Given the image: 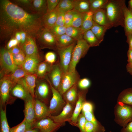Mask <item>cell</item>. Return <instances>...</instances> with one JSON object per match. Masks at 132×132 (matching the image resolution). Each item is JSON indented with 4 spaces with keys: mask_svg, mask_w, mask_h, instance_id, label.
Segmentation results:
<instances>
[{
    "mask_svg": "<svg viewBox=\"0 0 132 132\" xmlns=\"http://www.w3.org/2000/svg\"><path fill=\"white\" fill-rule=\"evenodd\" d=\"M128 63L132 64V49H129L127 53Z\"/></svg>",
    "mask_w": 132,
    "mask_h": 132,
    "instance_id": "680465c9",
    "label": "cell"
},
{
    "mask_svg": "<svg viewBox=\"0 0 132 132\" xmlns=\"http://www.w3.org/2000/svg\"><path fill=\"white\" fill-rule=\"evenodd\" d=\"M34 106L35 121L46 118L51 115L46 104L35 98L34 99Z\"/></svg>",
    "mask_w": 132,
    "mask_h": 132,
    "instance_id": "d6986e66",
    "label": "cell"
},
{
    "mask_svg": "<svg viewBox=\"0 0 132 132\" xmlns=\"http://www.w3.org/2000/svg\"><path fill=\"white\" fill-rule=\"evenodd\" d=\"M33 125L24 119L19 124L10 128V132H25L29 129L33 128Z\"/></svg>",
    "mask_w": 132,
    "mask_h": 132,
    "instance_id": "f35d334b",
    "label": "cell"
},
{
    "mask_svg": "<svg viewBox=\"0 0 132 132\" xmlns=\"http://www.w3.org/2000/svg\"><path fill=\"white\" fill-rule=\"evenodd\" d=\"M8 50L13 55L23 52L22 46L19 44Z\"/></svg>",
    "mask_w": 132,
    "mask_h": 132,
    "instance_id": "11a10c76",
    "label": "cell"
},
{
    "mask_svg": "<svg viewBox=\"0 0 132 132\" xmlns=\"http://www.w3.org/2000/svg\"><path fill=\"white\" fill-rule=\"evenodd\" d=\"M108 29L107 27L99 25L94 22L90 29L97 38L101 42L103 40L105 33Z\"/></svg>",
    "mask_w": 132,
    "mask_h": 132,
    "instance_id": "836d02e7",
    "label": "cell"
},
{
    "mask_svg": "<svg viewBox=\"0 0 132 132\" xmlns=\"http://www.w3.org/2000/svg\"><path fill=\"white\" fill-rule=\"evenodd\" d=\"M88 89L78 92V98L72 116L68 121L72 125L76 126L77 118L82 111L84 103L86 101V96Z\"/></svg>",
    "mask_w": 132,
    "mask_h": 132,
    "instance_id": "5bb4252c",
    "label": "cell"
},
{
    "mask_svg": "<svg viewBox=\"0 0 132 132\" xmlns=\"http://www.w3.org/2000/svg\"><path fill=\"white\" fill-rule=\"evenodd\" d=\"M85 132H105V128L98 127L92 123L87 121L85 127Z\"/></svg>",
    "mask_w": 132,
    "mask_h": 132,
    "instance_id": "7bdbcfd3",
    "label": "cell"
},
{
    "mask_svg": "<svg viewBox=\"0 0 132 132\" xmlns=\"http://www.w3.org/2000/svg\"><path fill=\"white\" fill-rule=\"evenodd\" d=\"M115 121L120 126L125 127L132 121V106L120 102L114 107Z\"/></svg>",
    "mask_w": 132,
    "mask_h": 132,
    "instance_id": "3957f363",
    "label": "cell"
},
{
    "mask_svg": "<svg viewBox=\"0 0 132 132\" xmlns=\"http://www.w3.org/2000/svg\"><path fill=\"white\" fill-rule=\"evenodd\" d=\"M73 106L66 103L59 114L55 116L50 115L48 117L55 123L64 124L66 121H68L71 119L74 110Z\"/></svg>",
    "mask_w": 132,
    "mask_h": 132,
    "instance_id": "9a60e30c",
    "label": "cell"
},
{
    "mask_svg": "<svg viewBox=\"0 0 132 132\" xmlns=\"http://www.w3.org/2000/svg\"><path fill=\"white\" fill-rule=\"evenodd\" d=\"M77 42L64 47H58L56 51L59 56V62L64 73L68 71L72 52Z\"/></svg>",
    "mask_w": 132,
    "mask_h": 132,
    "instance_id": "8992f818",
    "label": "cell"
},
{
    "mask_svg": "<svg viewBox=\"0 0 132 132\" xmlns=\"http://www.w3.org/2000/svg\"><path fill=\"white\" fill-rule=\"evenodd\" d=\"M35 39L27 36L26 41L22 46L26 56L40 55Z\"/></svg>",
    "mask_w": 132,
    "mask_h": 132,
    "instance_id": "44dd1931",
    "label": "cell"
},
{
    "mask_svg": "<svg viewBox=\"0 0 132 132\" xmlns=\"http://www.w3.org/2000/svg\"><path fill=\"white\" fill-rule=\"evenodd\" d=\"M93 106L91 103L86 101L83 103L82 110V112L93 111Z\"/></svg>",
    "mask_w": 132,
    "mask_h": 132,
    "instance_id": "f5cc1de1",
    "label": "cell"
},
{
    "mask_svg": "<svg viewBox=\"0 0 132 132\" xmlns=\"http://www.w3.org/2000/svg\"><path fill=\"white\" fill-rule=\"evenodd\" d=\"M63 73L58 60L53 65L50 71L46 77L52 86L58 90Z\"/></svg>",
    "mask_w": 132,
    "mask_h": 132,
    "instance_id": "4fadbf2b",
    "label": "cell"
},
{
    "mask_svg": "<svg viewBox=\"0 0 132 132\" xmlns=\"http://www.w3.org/2000/svg\"><path fill=\"white\" fill-rule=\"evenodd\" d=\"M30 74L25 71L22 67H18L11 74L7 75L12 83L13 88L21 78Z\"/></svg>",
    "mask_w": 132,
    "mask_h": 132,
    "instance_id": "f1b7e54d",
    "label": "cell"
},
{
    "mask_svg": "<svg viewBox=\"0 0 132 132\" xmlns=\"http://www.w3.org/2000/svg\"><path fill=\"white\" fill-rule=\"evenodd\" d=\"M31 95L25 100L24 110L25 119L33 125L35 121L34 106V99Z\"/></svg>",
    "mask_w": 132,
    "mask_h": 132,
    "instance_id": "ac0fdd59",
    "label": "cell"
},
{
    "mask_svg": "<svg viewBox=\"0 0 132 132\" xmlns=\"http://www.w3.org/2000/svg\"><path fill=\"white\" fill-rule=\"evenodd\" d=\"M58 13L56 8L53 11L47 12L42 17V23L45 28L49 29L55 25Z\"/></svg>",
    "mask_w": 132,
    "mask_h": 132,
    "instance_id": "603a6c76",
    "label": "cell"
},
{
    "mask_svg": "<svg viewBox=\"0 0 132 132\" xmlns=\"http://www.w3.org/2000/svg\"><path fill=\"white\" fill-rule=\"evenodd\" d=\"M0 132H10L6 115V106L3 109L0 104Z\"/></svg>",
    "mask_w": 132,
    "mask_h": 132,
    "instance_id": "1f68e13d",
    "label": "cell"
},
{
    "mask_svg": "<svg viewBox=\"0 0 132 132\" xmlns=\"http://www.w3.org/2000/svg\"><path fill=\"white\" fill-rule=\"evenodd\" d=\"M74 11V10L73 9L65 12V26L66 27L72 26Z\"/></svg>",
    "mask_w": 132,
    "mask_h": 132,
    "instance_id": "c3c4849f",
    "label": "cell"
},
{
    "mask_svg": "<svg viewBox=\"0 0 132 132\" xmlns=\"http://www.w3.org/2000/svg\"><path fill=\"white\" fill-rule=\"evenodd\" d=\"M42 60L40 55L26 56L22 67L28 73H35L37 67Z\"/></svg>",
    "mask_w": 132,
    "mask_h": 132,
    "instance_id": "2e32d148",
    "label": "cell"
},
{
    "mask_svg": "<svg viewBox=\"0 0 132 132\" xmlns=\"http://www.w3.org/2000/svg\"><path fill=\"white\" fill-rule=\"evenodd\" d=\"M110 23L112 27H124V17L121 0H109L105 7Z\"/></svg>",
    "mask_w": 132,
    "mask_h": 132,
    "instance_id": "7a4b0ae2",
    "label": "cell"
},
{
    "mask_svg": "<svg viewBox=\"0 0 132 132\" xmlns=\"http://www.w3.org/2000/svg\"><path fill=\"white\" fill-rule=\"evenodd\" d=\"M90 46L83 38L77 41L72 52L71 62L68 71L74 72L81 59L84 57L87 53Z\"/></svg>",
    "mask_w": 132,
    "mask_h": 132,
    "instance_id": "277c9868",
    "label": "cell"
},
{
    "mask_svg": "<svg viewBox=\"0 0 132 132\" xmlns=\"http://www.w3.org/2000/svg\"><path fill=\"white\" fill-rule=\"evenodd\" d=\"M20 45V44L16 39L15 37H13L11 38L8 42L7 45V49L9 50L12 48Z\"/></svg>",
    "mask_w": 132,
    "mask_h": 132,
    "instance_id": "db71d44e",
    "label": "cell"
},
{
    "mask_svg": "<svg viewBox=\"0 0 132 132\" xmlns=\"http://www.w3.org/2000/svg\"><path fill=\"white\" fill-rule=\"evenodd\" d=\"M83 39L90 47L98 46L102 42L97 38L90 29L84 33Z\"/></svg>",
    "mask_w": 132,
    "mask_h": 132,
    "instance_id": "f546056e",
    "label": "cell"
},
{
    "mask_svg": "<svg viewBox=\"0 0 132 132\" xmlns=\"http://www.w3.org/2000/svg\"></svg>",
    "mask_w": 132,
    "mask_h": 132,
    "instance_id": "03108f58",
    "label": "cell"
},
{
    "mask_svg": "<svg viewBox=\"0 0 132 132\" xmlns=\"http://www.w3.org/2000/svg\"><path fill=\"white\" fill-rule=\"evenodd\" d=\"M32 0H13V1L16 4L28 8L30 10Z\"/></svg>",
    "mask_w": 132,
    "mask_h": 132,
    "instance_id": "816d5d0a",
    "label": "cell"
},
{
    "mask_svg": "<svg viewBox=\"0 0 132 132\" xmlns=\"http://www.w3.org/2000/svg\"><path fill=\"white\" fill-rule=\"evenodd\" d=\"M45 79L49 83L52 93V97L48 107L50 114L52 115L57 113L63 108L66 103L64 100L62 95L52 86L47 78L45 77Z\"/></svg>",
    "mask_w": 132,
    "mask_h": 132,
    "instance_id": "ba28073f",
    "label": "cell"
},
{
    "mask_svg": "<svg viewBox=\"0 0 132 132\" xmlns=\"http://www.w3.org/2000/svg\"><path fill=\"white\" fill-rule=\"evenodd\" d=\"M126 69L127 72L132 75V64L128 63L126 66Z\"/></svg>",
    "mask_w": 132,
    "mask_h": 132,
    "instance_id": "94428289",
    "label": "cell"
},
{
    "mask_svg": "<svg viewBox=\"0 0 132 132\" xmlns=\"http://www.w3.org/2000/svg\"><path fill=\"white\" fill-rule=\"evenodd\" d=\"M30 10L33 13L44 16L47 12L46 0H32Z\"/></svg>",
    "mask_w": 132,
    "mask_h": 132,
    "instance_id": "cb8c5ba5",
    "label": "cell"
},
{
    "mask_svg": "<svg viewBox=\"0 0 132 132\" xmlns=\"http://www.w3.org/2000/svg\"><path fill=\"white\" fill-rule=\"evenodd\" d=\"M20 32L21 35V41L20 45L22 46L26 41L27 34L26 33L22 31Z\"/></svg>",
    "mask_w": 132,
    "mask_h": 132,
    "instance_id": "6f0895ef",
    "label": "cell"
},
{
    "mask_svg": "<svg viewBox=\"0 0 132 132\" xmlns=\"http://www.w3.org/2000/svg\"><path fill=\"white\" fill-rule=\"evenodd\" d=\"M93 18L94 22L107 27L108 29L112 27L109 21L105 8L99 10L93 13Z\"/></svg>",
    "mask_w": 132,
    "mask_h": 132,
    "instance_id": "7402d4cb",
    "label": "cell"
},
{
    "mask_svg": "<svg viewBox=\"0 0 132 132\" xmlns=\"http://www.w3.org/2000/svg\"><path fill=\"white\" fill-rule=\"evenodd\" d=\"M117 99V102H121L132 106V88L123 90L120 93Z\"/></svg>",
    "mask_w": 132,
    "mask_h": 132,
    "instance_id": "83f0119b",
    "label": "cell"
},
{
    "mask_svg": "<svg viewBox=\"0 0 132 132\" xmlns=\"http://www.w3.org/2000/svg\"><path fill=\"white\" fill-rule=\"evenodd\" d=\"M127 38V42L129 45V49H132V34L126 36Z\"/></svg>",
    "mask_w": 132,
    "mask_h": 132,
    "instance_id": "91938a15",
    "label": "cell"
},
{
    "mask_svg": "<svg viewBox=\"0 0 132 132\" xmlns=\"http://www.w3.org/2000/svg\"><path fill=\"white\" fill-rule=\"evenodd\" d=\"M93 13L90 11L85 13L82 25L80 28L83 33L90 30L92 27L94 22L93 18Z\"/></svg>",
    "mask_w": 132,
    "mask_h": 132,
    "instance_id": "4dcf8cb0",
    "label": "cell"
},
{
    "mask_svg": "<svg viewBox=\"0 0 132 132\" xmlns=\"http://www.w3.org/2000/svg\"><path fill=\"white\" fill-rule=\"evenodd\" d=\"M47 7V12L54 10L58 5L60 0H46Z\"/></svg>",
    "mask_w": 132,
    "mask_h": 132,
    "instance_id": "f907efd6",
    "label": "cell"
},
{
    "mask_svg": "<svg viewBox=\"0 0 132 132\" xmlns=\"http://www.w3.org/2000/svg\"><path fill=\"white\" fill-rule=\"evenodd\" d=\"M73 10L78 12L84 13L90 11L89 0H77Z\"/></svg>",
    "mask_w": 132,
    "mask_h": 132,
    "instance_id": "e575fe53",
    "label": "cell"
},
{
    "mask_svg": "<svg viewBox=\"0 0 132 132\" xmlns=\"http://www.w3.org/2000/svg\"><path fill=\"white\" fill-rule=\"evenodd\" d=\"M64 124L55 123L48 117L35 121L33 123L32 128L38 129L40 132H55Z\"/></svg>",
    "mask_w": 132,
    "mask_h": 132,
    "instance_id": "8fae6325",
    "label": "cell"
},
{
    "mask_svg": "<svg viewBox=\"0 0 132 132\" xmlns=\"http://www.w3.org/2000/svg\"><path fill=\"white\" fill-rule=\"evenodd\" d=\"M37 78L35 73L28 74L19 80L17 83L22 85L34 98V89Z\"/></svg>",
    "mask_w": 132,
    "mask_h": 132,
    "instance_id": "e0dca14e",
    "label": "cell"
},
{
    "mask_svg": "<svg viewBox=\"0 0 132 132\" xmlns=\"http://www.w3.org/2000/svg\"><path fill=\"white\" fill-rule=\"evenodd\" d=\"M129 9L132 11V0H130L128 2Z\"/></svg>",
    "mask_w": 132,
    "mask_h": 132,
    "instance_id": "e7e4bbea",
    "label": "cell"
},
{
    "mask_svg": "<svg viewBox=\"0 0 132 132\" xmlns=\"http://www.w3.org/2000/svg\"><path fill=\"white\" fill-rule=\"evenodd\" d=\"M77 72L68 71L63 73L58 91L62 95L68 89L77 83L80 79Z\"/></svg>",
    "mask_w": 132,
    "mask_h": 132,
    "instance_id": "9c48e42d",
    "label": "cell"
},
{
    "mask_svg": "<svg viewBox=\"0 0 132 132\" xmlns=\"http://www.w3.org/2000/svg\"><path fill=\"white\" fill-rule=\"evenodd\" d=\"M84 115L87 121H89L96 126L101 128H105L101 123L95 118L93 111H87L82 113Z\"/></svg>",
    "mask_w": 132,
    "mask_h": 132,
    "instance_id": "b9f144b4",
    "label": "cell"
},
{
    "mask_svg": "<svg viewBox=\"0 0 132 132\" xmlns=\"http://www.w3.org/2000/svg\"><path fill=\"white\" fill-rule=\"evenodd\" d=\"M52 65L45 60L41 62L39 64L35 73L37 78L40 79H45Z\"/></svg>",
    "mask_w": 132,
    "mask_h": 132,
    "instance_id": "4316f807",
    "label": "cell"
},
{
    "mask_svg": "<svg viewBox=\"0 0 132 132\" xmlns=\"http://www.w3.org/2000/svg\"><path fill=\"white\" fill-rule=\"evenodd\" d=\"M12 96L14 97L25 100L30 95L29 92L21 84L17 83L11 91Z\"/></svg>",
    "mask_w": 132,
    "mask_h": 132,
    "instance_id": "484cf974",
    "label": "cell"
},
{
    "mask_svg": "<svg viewBox=\"0 0 132 132\" xmlns=\"http://www.w3.org/2000/svg\"><path fill=\"white\" fill-rule=\"evenodd\" d=\"M0 56L1 78L11 74L19 67L14 62L13 55L7 49L3 48L1 49Z\"/></svg>",
    "mask_w": 132,
    "mask_h": 132,
    "instance_id": "5b68a950",
    "label": "cell"
},
{
    "mask_svg": "<svg viewBox=\"0 0 132 132\" xmlns=\"http://www.w3.org/2000/svg\"><path fill=\"white\" fill-rule=\"evenodd\" d=\"M74 11L72 26L77 28H80L86 13H81Z\"/></svg>",
    "mask_w": 132,
    "mask_h": 132,
    "instance_id": "ab89813d",
    "label": "cell"
},
{
    "mask_svg": "<svg viewBox=\"0 0 132 132\" xmlns=\"http://www.w3.org/2000/svg\"><path fill=\"white\" fill-rule=\"evenodd\" d=\"M56 38L58 47H59L70 46L77 41L66 33Z\"/></svg>",
    "mask_w": 132,
    "mask_h": 132,
    "instance_id": "8d00e7d4",
    "label": "cell"
},
{
    "mask_svg": "<svg viewBox=\"0 0 132 132\" xmlns=\"http://www.w3.org/2000/svg\"><path fill=\"white\" fill-rule=\"evenodd\" d=\"M91 84L90 80L87 78H80L77 83V87L81 90L88 89Z\"/></svg>",
    "mask_w": 132,
    "mask_h": 132,
    "instance_id": "f6af8a7d",
    "label": "cell"
},
{
    "mask_svg": "<svg viewBox=\"0 0 132 132\" xmlns=\"http://www.w3.org/2000/svg\"><path fill=\"white\" fill-rule=\"evenodd\" d=\"M66 27L54 25L49 29L51 32L57 38L66 33Z\"/></svg>",
    "mask_w": 132,
    "mask_h": 132,
    "instance_id": "60d3db41",
    "label": "cell"
},
{
    "mask_svg": "<svg viewBox=\"0 0 132 132\" xmlns=\"http://www.w3.org/2000/svg\"><path fill=\"white\" fill-rule=\"evenodd\" d=\"M121 132H132V121L125 127L122 128L121 130Z\"/></svg>",
    "mask_w": 132,
    "mask_h": 132,
    "instance_id": "9f6ffc18",
    "label": "cell"
},
{
    "mask_svg": "<svg viewBox=\"0 0 132 132\" xmlns=\"http://www.w3.org/2000/svg\"><path fill=\"white\" fill-rule=\"evenodd\" d=\"M13 58L15 65L18 67H22L25 60L26 56L23 52L13 55Z\"/></svg>",
    "mask_w": 132,
    "mask_h": 132,
    "instance_id": "ee69618b",
    "label": "cell"
},
{
    "mask_svg": "<svg viewBox=\"0 0 132 132\" xmlns=\"http://www.w3.org/2000/svg\"><path fill=\"white\" fill-rule=\"evenodd\" d=\"M37 39L42 49L48 48L56 51L58 47L56 38L49 29L44 28Z\"/></svg>",
    "mask_w": 132,
    "mask_h": 132,
    "instance_id": "52a82bcc",
    "label": "cell"
},
{
    "mask_svg": "<svg viewBox=\"0 0 132 132\" xmlns=\"http://www.w3.org/2000/svg\"><path fill=\"white\" fill-rule=\"evenodd\" d=\"M90 10L93 13L99 10L105 8L109 0H89Z\"/></svg>",
    "mask_w": 132,
    "mask_h": 132,
    "instance_id": "74e56055",
    "label": "cell"
},
{
    "mask_svg": "<svg viewBox=\"0 0 132 132\" xmlns=\"http://www.w3.org/2000/svg\"><path fill=\"white\" fill-rule=\"evenodd\" d=\"M66 34L77 41L83 38V33L81 29L72 26L66 27Z\"/></svg>",
    "mask_w": 132,
    "mask_h": 132,
    "instance_id": "d590c367",
    "label": "cell"
},
{
    "mask_svg": "<svg viewBox=\"0 0 132 132\" xmlns=\"http://www.w3.org/2000/svg\"><path fill=\"white\" fill-rule=\"evenodd\" d=\"M77 83L74 85L62 95L66 103H69L74 106L78 98Z\"/></svg>",
    "mask_w": 132,
    "mask_h": 132,
    "instance_id": "d4e9b609",
    "label": "cell"
},
{
    "mask_svg": "<svg viewBox=\"0 0 132 132\" xmlns=\"http://www.w3.org/2000/svg\"><path fill=\"white\" fill-rule=\"evenodd\" d=\"M58 11V13L55 25L61 26H64L65 25V12L61 11L59 10Z\"/></svg>",
    "mask_w": 132,
    "mask_h": 132,
    "instance_id": "681fc988",
    "label": "cell"
},
{
    "mask_svg": "<svg viewBox=\"0 0 132 132\" xmlns=\"http://www.w3.org/2000/svg\"><path fill=\"white\" fill-rule=\"evenodd\" d=\"M43 16L29 13L8 0H0V38L10 39L17 32H25L27 36L37 39L44 29Z\"/></svg>",
    "mask_w": 132,
    "mask_h": 132,
    "instance_id": "6da1fadb",
    "label": "cell"
},
{
    "mask_svg": "<svg viewBox=\"0 0 132 132\" xmlns=\"http://www.w3.org/2000/svg\"><path fill=\"white\" fill-rule=\"evenodd\" d=\"M12 88V83L7 75L1 78L0 83V104L3 108L6 107V104L9 101Z\"/></svg>",
    "mask_w": 132,
    "mask_h": 132,
    "instance_id": "7c38bea8",
    "label": "cell"
},
{
    "mask_svg": "<svg viewBox=\"0 0 132 132\" xmlns=\"http://www.w3.org/2000/svg\"><path fill=\"white\" fill-rule=\"evenodd\" d=\"M76 1L77 0H60L56 8L59 11L66 12L73 9Z\"/></svg>",
    "mask_w": 132,
    "mask_h": 132,
    "instance_id": "d6a6232c",
    "label": "cell"
},
{
    "mask_svg": "<svg viewBox=\"0 0 132 132\" xmlns=\"http://www.w3.org/2000/svg\"><path fill=\"white\" fill-rule=\"evenodd\" d=\"M86 121L84 115L82 113L80 114L77 118L76 126L79 128L80 132H85V127Z\"/></svg>",
    "mask_w": 132,
    "mask_h": 132,
    "instance_id": "bcb514c9",
    "label": "cell"
},
{
    "mask_svg": "<svg viewBox=\"0 0 132 132\" xmlns=\"http://www.w3.org/2000/svg\"><path fill=\"white\" fill-rule=\"evenodd\" d=\"M25 132H40L39 130L36 128H31L26 131Z\"/></svg>",
    "mask_w": 132,
    "mask_h": 132,
    "instance_id": "be15d7a7",
    "label": "cell"
},
{
    "mask_svg": "<svg viewBox=\"0 0 132 132\" xmlns=\"http://www.w3.org/2000/svg\"><path fill=\"white\" fill-rule=\"evenodd\" d=\"M15 37L20 44L21 41V36L20 32H16L15 34Z\"/></svg>",
    "mask_w": 132,
    "mask_h": 132,
    "instance_id": "6125c7cd",
    "label": "cell"
},
{
    "mask_svg": "<svg viewBox=\"0 0 132 132\" xmlns=\"http://www.w3.org/2000/svg\"><path fill=\"white\" fill-rule=\"evenodd\" d=\"M45 61L53 65L56 63L57 56L56 54L53 52H49L46 53L44 56Z\"/></svg>",
    "mask_w": 132,
    "mask_h": 132,
    "instance_id": "7dc6e473",
    "label": "cell"
},
{
    "mask_svg": "<svg viewBox=\"0 0 132 132\" xmlns=\"http://www.w3.org/2000/svg\"><path fill=\"white\" fill-rule=\"evenodd\" d=\"M51 88L45 79H38L36 80L34 89L35 98L45 103L48 101Z\"/></svg>",
    "mask_w": 132,
    "mask_h": 132,
    "instance_id": "30bf717a",
    "label": "cell"
},
{
    "mask_svg": "<svg viewBox=\"0 0 132 132\" xmlns=\"http://www.w3.org/2000/svg\"><path fill=\"white\" fill-rule=\"evenodd\" d=\"M124 17V29L126 36L132 34V11L127 7L125 1L121 0Z\"/></svg>",
    "mask_w": 132,
    "mask_h": 132,
    "instance_id": "ffe728a7",
    "label": "cell"
}]
</instances>
